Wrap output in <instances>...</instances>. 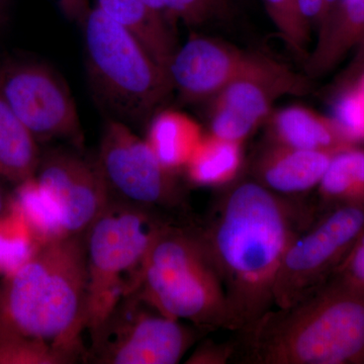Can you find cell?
<instances>
[{
  "label": "cell",
  "mask_w": 364,
  "mask_h": 364,
  "mask_svg": "<svg viewBox=\"0 0 364 364\" xmlns=\"http://www.w3.org/2000/svg\"><path fill=\"white\" fill-rule=\"evenodd\" d=\"M40 160L38 141L0 92V174L21 183L35 176Z\"/></svg>",
  "instance_id": "19"
},
{
  "label": "cell",
  "mask_w": 364,
  "mask_h": 364,
  "mask_svg": "<svg viewBox=\"0 0 364 364\" xmlns=\"http://www.w3.org/2000/svg\"><path fill=\"white\" fill-rule=\"evenodd\" d=\"M205 333L163 315L138 291L122 299L90 337L97 364H176ZM86 361V363H87Z\"/></svg>",
  "instance_id": "7"
},
{
  "label": "cell",
  "mask_w": 364,
  "mask_h": 364,
  "mask_svg": "<svg viewBox=\"0 0 364 364\" xmlns=\"http://www.w3.org/2000/svg\"><path fill=\"white\" fill-rule=\"evenodd\" d=\"M269 142L296 149L325 151L337 153L350 147L333 119L301 107L289 105L267 117Z\"/></svg>",
  "instance_id": "15"
},
{
  "label": "cell",
  "mask_w": 364,
  "mask_h": 364,
  "mask_svg": "<svg viewBox=\"0 0 364 364\" xmlns=\"http://www.w3.org/2000/svg\"><path fill=\"white\" fill-rule=\"evenodd\" d=\"M62 11L69 20L83 25L91 11L90 0H57Z\"/></svg>",
  "instance_id": "31"
},
{
  "label": "cell",
  "mask_w": 364,
  "mask_h": 364,
  "mask_svg": "<svg viewBox=\"0 0 364 364\" xmlns=\"http://www.w3.org/2000/svg\"><path fill=\"white\" fill-rule=\"evenodd\" d=\"M9 200L11 207L23 218L41 245L65 237L54 205L35 176L18 183Z\"/></svg>",
  "instance_id": "22"
},
{
  "label": "cell",
  "mask_w": 364,
  "mask_h": 364,
  "mask_svg": "<svg viewBox=\"0 0 364 364\" xmlns=\"http://www.w3.org/2000/svg\"><path fill=\"white\" fill-rule=\"evenodd\" d=\"M236 332L230 363L364 364V293L331 277Z\"/></svg>",
  "instance_id": "3"
},
{
  "label": "cell",
  "mask_w": 364,
  "mask_h": 364,
  "mask_svg": "<svg viewBox=\"0 0 364 364\" xmlns=\"http://www.w3.org/2000/svg\"><path fill=\"white\" fill-rule=\"evenodd\" d=\"M35 177L54 205L65 237L85 234L109 200L97 161L70 151L46 153Z\"/></svg>",
  "instance_id": "11"
},
{
  "label": "cell",
  "mask_w": 364,
  "mask_h": 364,
  "mask_svg": "<svg viewBox=\"0 0 364 364\" xmlns=\"http://www.w3.org/2000/svg\"><path fill=\"white\" fill-rule=\"evenodd\" d=\"M0 92L38 142H83L75 102L64 81L40 63H16L0 71Z\"/></svg>",
  "instance_id": "10"
},
{
  "label": "cell",
  "mask_w": 364,
  "mask_h": 364,
  "mask_svg": "<svg viewBox=\"0 0 364 364\" xmlns=\"http://www.w3.org/2000/svg\"><path fill=\"white\" fill-rule=\"evenodd\" d=\"M263 2L280 38L305 64L310 55L311 28L299 11L298 0H263Z\"/></svg>",
  "instance_id": "24"
},
{
  "label": "cell",
  "mask_w": 364,
  "mask_h": 364,
  "mask_svg": "<svg viewBox=\"0 0 364 364\" xmlns=\"http://www.w3.org/2000/svg\"><path fill=\"white\" fill-rule=\"evenodd\" d=\"M0 364H68L44 345L16 337L0 336Z\"/></svg>",
  "instance_id": "27"
},
{
  "label": "cell",
  "mask_w": 364,
  "mask_h": 364,
  "mask_svg": "<svg viewBox=\"0 0 364 364\" xmlns=\"http://www.w3.org/2000/svg\"><path fill=\"white\" fill-rule=\"evenodd\" d=\"M234 354V340L225 343L213 341L203 342L189 356L186 363L225 364L231 363Z\"/></svg>",
  "instance_id": "29"
},
{
  "label": "cell",
  "mask_w": 364,
  "mask_h": 364,
  "mask_svg": "<svg viewBox=\"0 0 364 364\" xmlns=\"http://www.w3.org/2000/svg\"><path fill=\"white\" fill-rule=\"evenodd\" d=\"M138 294L167 317L203 331H232L222 280L195 225H162L151 244Z\"/></svg>",
  "instance_id": "4"
},
{
  "label": "cell",
  "mask_w": 364,
  "mask_h": 364,
  "mask_svg": "<svg viewBox=\"0 0 364 364\" xmlns=\"http://www.w3.org/2000/svg\"><path fill=\"white\" fill-rule=\"evenodd\" d=\"M242 167V144L208 134L203 136L184 171L193 186L224 188L238 178Z\"/></svg>",
  "instance_id": "20"
},
{
  "label": "cell",
  "mask_w": 364,
  "mask_h": 364,
  "mask_svg": "<svg viewBox=\"0 0 364 364\" xmlns=\"http://www.w3.org/2000/svg\"><path fill=\"white\" fill-rule=\"evenodd\" d=\"M339 2L340 0H298V6L311 30L316 28L318 31Z\"/></svg>",
  "instance_id": "30"
},
{
  "label": "cell",
  "mask_w": 364,
  "mask_h": 364,
  "mask_svg": "<svg viewBox=\"0 0 364 364\" xmlns=\"http://www.w3.org/2000/svg\"><path fill=\"white\" fill-rule=\"evenodd\" d=\"M261 55L242 51L219 40L193 38L176 49L170 60V81L186 102L210 100L250 70Z\"/></svg>",
  "instance_id": "12"
},
{
  "label": "cell",
  "mask_w": 364,
  "mask_h": 364,
  "mask_svg": "<svg viewBox=\"0 0 364 364\" xmlns=\"http://www.w3.org/2000/svg\"><path fill=\"white\" fill-rule=\"evenodd\" d=\"M4 16H6V2L4 0H0V23L4 21Z\"/></svg>",
  "instance_id": "33"
},
{
  "label": "cell",
  "mask_w": 364,
  "mask_h": 364,
  "mask_svg": "<svg viewBox=\"0 0 364 364\" xmlns=\"http://www.w3.org/2000/svg\"><path fill=\"white\" fill-rule=\"evenodd\" d=\"M41 244L23 218L11 207L0 218V274H11L25 264Z\"/></svg>",
  "instance_id": "23"
},
{
  "label": "cell",
  "mask_w": 364,
  "mask_h": 364,
  "mask_svg": "<svg viewBox=\"0 0 364 364\" xmlns=\"http://www.w3.org/2000/svg\"><path fill=\"white\" fill-rule=\"evenodd\" d=\"M9 210H11V200L4 196V193L0 189V218L7 214Z\"/></svg>",
  "instance_id": "32"
},
{
  "label": "cell",
  "mask_w": 364,
  "mask_h": 364,
  "mask_svg": "<svg viewBox=\"0 0 364 364\" xmlns=\"http://www.w3.org/2000/svg\"><path fill=\"white\" fill-rule=\"evenodd\" d=\"M309 92L308 76L261 55L250 70L220 91L210 100V105L226 107L258 127L272 114L275 100L287 95L301 97Z\"/></svg>",
  "instance_id": "13"
},
{
  "label": "cell",
  "mask_w": 364,
  "mask_h": 364,
  "mask_svg": "<svg viewBox=\"0 0 364 364\" xmlns=\"http://www.w3.org/2000/svg\"><path fill=\"white\" fill-rule=\"evenodd\" d=\"M334 154L268 142L253 160L250 177L277 195L299 198L318 188Z\"/></svg>",
  "instance_id": "14"
},
{
  "label": "cell",
  "mask_w": 364,
  "mask_h": 364,
  "mask_svg": "<svg viewBox=\"0 0 364 364\" xmlns=\"http://www.w3.org/2000/svg\"><path fill=\"white\" fill-rule=\"evenodd\" d=\"M166 21L181 20L191 26L227 18L228 0H164Z\"/></svg>",
  "instance_id": "25"
},
{
  "label": "cell",
  "mask_w": 364,
  "mask_h": 364,
  "mask_svg": "<svg viewBox=\"0 0 364 364\" xmlns=\"http://www.w3.org/2000/svg\"><path fill=\"white\" fill-rule=\"evenodd\" d=\"M318 213L343 205H364V151L347 147L333 155L318 186Z\"/></svg>",
  "instance_id": "21"
},
{
  "label": "cell",
  "mask_w": 364,
  "mask_h": 364,
  "mask_svg": "<svg viewBox=\"0 0 364 364\" xmlns=\"http://www.w3.org/2000/svg\"><path fill=\"white\" fill-rule=\"evenodd\" d=\"M224 188L207 221L196 228L222 280L232 331H239L274 306L284 253L318 212L251 177Z\"/></svg>",
  "instance_id": "1"
},
{
  "label": "cell",
  "mask_w": 364,
  "mask_h": 364,
  "mask_svg": "<svg viewBox=\"0 0 364 364\" xmlns=\"http://www.w3.org/2000/svg\"><path fill=\"white\" fill-rule=\"evenodd\" d=\"M318 43L305 62L306 75L325 73L364 36V0H342L318 31Z\"/></svg>",
  "instance_id": "16"
},
{
  "label": "cell",
  "mask_w": 364,
  "mask_h": 364,
  "mask_svg": "<svg viewBox=\"0 0 364 364\" xmlns=\"http://www.w3.org/2000/svg\"><path fill=\"white\" fill-rule=\"evenodd\" d=\"M359 90L363 91V93L364 95V76H363V80H361V85H360V86H359Z\"/></svg>",
  "instance_id": "34"
},
{
  "label": "cell",
  "mask_w": 364,
  "mask_h": 364,
  "mask_svg": "<svg viewBox=\"0 0 364 364\" xmlns=\"http://www.w3.org/2000/svg\"><path fill=\"white\" fill-rule=\"evenodd\" d=\"M97 7L128 28L158 65L168 72L177 48L165 18L150 11L141 0H97Z\"/></svg>",
  "instance_id": "17"
},
{
  "label": "cell",
  "mask_w": 364,
  "mask_h": 364,
  "mask_svg": "<svg viewBox=\"0 0 364 364\" xmlns=\"http://www.w3.org/2000/svg\"><path fill=\"white\" fill-rule=\"evenodd\" d=\"M332 277L364 293V231Z\"/></svg>",
  "instance_id": "28"
},
{
  "label": "cell",
  "mask_w": 364,
  "mask_h": 364,
  "mask_svg": "<svg viewBox=\"0 0 364 364\" xmlns=\"http://www.w3.org/2000/svg\"><path fill=\"white\" fill-rule=\"evenodd\" d=\"M332 119L351 144L364 140V95L359 87L346 91L337 98Z\"/></svg>",
  "instance_id": "26"
},
{
  "label": "cell",
  "mask_w": 364,
  "mask_h": 364,
  "mask_svg": "<svg viewBox=\"0 0 364 364\" xmlns=\"http://www.w3.org/2000/svg\"><path fill=\"white\" fill-rule=\"evenodd\" d=\"M83 26L88 70L98 97L119 121H145L171 90L168 72L100 7L91 9Z\"/></svg>",
  "instance_id": "6"
},
{
  "label": "cell",
  "mask_w": 364,
  "mask_h": 364,
  "mask_svg": "<svg viewBox=\"0 0 364 364\" xmlns=\"http://www.w3.org/2000/svg\"><path fill=\"white\" fill-rule=\"evenodd\" d=\"M364 231V205L318 213L289 244L277 279L274 306L294 305L324 286Z\"/></svg>",
  "instance_id": "8"
},
{
  "label": "cell",
  "mask_w": 364,
  "mask_h": 364,
  "mask_svg": "<svg viewBox=\"0 0 364 364\" xmlns=\"http://www.w3.org/2000/svg\"><path fill=\"white\" fill-rule=\"evenodd\" d=\"M166 217L111 200L85 233L90 337L122 299L138 291L146 258Z\"/></svg>",
  "instance_id": "5"
},
{
  "label": "cell",
  "mask_w": 364,
  "mask_h": 364,
  "mask_svg": "<svg viewBox=\"0 0 364 364\" xmlns=\"http://www.w3.org/2000/svg\"><path fill=\"white\" fill-rule=\"evenodd\" d=\"M85 234L42 244L0 284V336L44 345L68 364L85 360Z\"/></svg>",
  "instance_id": "2"
},
{
  "label": "cell",
  "mask_w": 364,
  "mask_h": 364,
  "mask_svg": "<svg viewBox=\"0 0 364 364\" xmlns=\"http://www.w3.org/2000/svg\"><path fill=\"white\" fill-rule=\"evenodd\" d=\"M97 163L111 200L162 215L186 210L176 172L165 168L147 141L124 122L105 124Z\"/></svg>",
  "instance_id": "9"
},
{
  "label": "cell",
  "mask_w": 364,
  "mask_h": 364,
  "mask_svg": "<svg viewBox=\"0 0 364 364\" xmlns=\"http://www.w3.org/2000/svg\"><path fill=\"white\" fill-rule=\"evenodd\" d=\"M203 136L195 119L168 109L152 117L146 141L163 166L176 173L184 169Z\"/></svg>",
  "instance_id": "18"
},
{
  "label": "cell",
  "mask_w": 364,
  "mask_h": 364,
  "mask_svg": "<svg viewBox=\"0 0 364 364\" xmlns=\"http://www.w3.org/2000/svg\"><path fill=\"white\" fill-rule=\"evenodd\" d=\"M340 1H342V0H340Z\"/></svg>",
  "instance_id": "35"
}]
</instances>
